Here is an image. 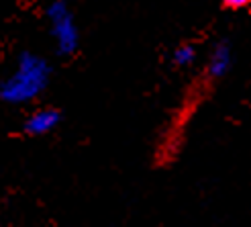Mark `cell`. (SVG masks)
I'll return each instance as SVG.
<instances>
[{"mask_svg":"<svg viewBox=\"0 0 251 227\" xmlns=\"http://www.w3.org/2000/svg\"><path fill=\"white\" fill-rule=\"evenodd\" d=\"M231 64H233L231 45L227 41L217 43L208 56V76L210 78H223V76L229 72Z\"/></svg>","mask_w":251,"mask_h":227,"instance_id":"obj_4","label":"cell"},{"mask_svg":"<svg viewBox=\"0 0 251 227\" xmlns=\"http://www.w3.org/2000/svg\"><path fill=\"white\" fill-rule=\"evenodd\" d=\"M51 78L49 61L33 52H23L17 59V66L0 84V98L6 105H27L45 92Z\"/></svg>","mask_w":251,"mask_h":227,"instance_id":"obj_1","label":"cell"},{"mask_svg":"<svg viewBox=\"0 0 251 227\" xmlns=\"http://www.w3.org/2000/svg\"><path fill=\"white\" fill-rule=\"evenodd\" d=\"M47 21H49V33L53 37L57 54L66 57L76 54L80 47V31L70 6L64 0H53L47 6Z\"/></svg>","mask_w":251,"mask_h":227,"instance_id":"obj_2","label":"cell"},{"mask_svg":"<svg viewBox=\"0 0 251 227\" xmlns=\"http://www.w3.org/2000/svg\"><path fill=\"white\" fill-rule=\"evenodd\" d=\"M223 4L227 8H233V10H239V8H245L251 4V0H223Z\"/></svg>","mask_w":251,"mask_h":227,"instance_id":"obj_6","label":"cell"},{"mask_svg":"<svg viewBox=\"0 0 251 227\" xmlns=\"http://www.w3.org/2000/svg\"><path fill=\"white\" fill-rule=\"evenodd\" d=\"M61 121V113L53 107H43L33 111L31 115L23 121V131L31 137H41L51 133Z\"/></svg>","mask_w":251,"mask_h":227,"instance_id":"obj_3","label":"cell"},{"mask_svg":"<svg viewBox=\"0 0 251 227\" xmlns=\"http://www.w3.org/2000/svg\"><path fill=\"white\" fill-rule=\"evenodd\" d=\"M172 59H174V64L180 66V68H186V66L194 64V59H196V49H194V45L184 43V45H180V47H176Z\"/></svg>","mask_w":251,"mask_h":227,"instance_id":"obj_5","label":"cell"}]
</instances>
